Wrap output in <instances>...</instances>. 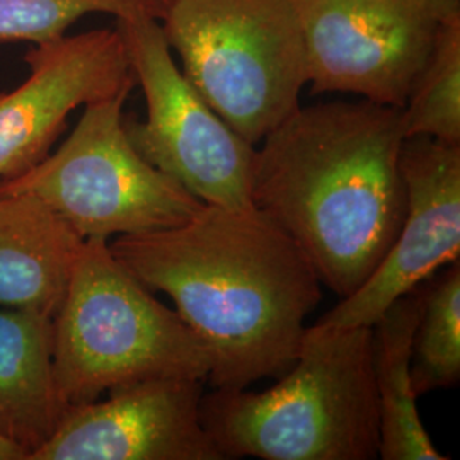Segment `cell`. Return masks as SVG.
<instances>
[{
	"instance_id": "17",
	"label": "cell",
	"mask_w": 460,
	"mask_h": 460,
	"mask_svg": "<svg viewBox=\"0 0 460 460\" xmlns=\"http://www.w3.org/2000/svg\"><path fill=\"white\" fill-rule=\"evenodd\" d=\"M140 7L150 9L146 0H0V43L41 45L66 36L72 24L89 14L118 19Z\"/></svg>"
},
{
	"instance_id": "11",
	"label": "cell",
	"mask_w": 460,
	"mask_h": 460,
	"mask_svg": "<svg viewBox=\"0 0 460 460\" xmlns=\"http://www.w3.org/2000/svg\"><path fill=\"white\" fill-rule=\"evenodd\" d=\"M70 406L30 460H224L201 423L203 380L154 377Z\"/></svg>"
},
{
	"instance_id": "3",
	"label": "cell",
	"mask_w": 460,
	"mask_h": 460,
	"mask_svg": "<svg viewBox=\"0 0 460 460\" xmlns=\"http://www.w3.org/2000/svg\"><path fill=\"white\" fill-rule=\"evenodd\" d=\"M201 423L224 459H377L374 329L315 323L277 385L214 389Z\"/></svg>"
},
{
	"instance_id": "14",
	"label": "cell",
	"mask_w": 460,
	"mask_h": 460,
	"mask_svg": "<svg viewBox=\"0 0 460 460\" xmlns=\"http://www.w3.org/2000/svg\"><path fill=\"white\" fill-rule=\"evenodd\" d=\"M421 304V287H418L411 294L397 298L372 326L380 459H447L428 435L412 387V343Z\"/></svg>"
},
{
	"instance_id": "9",
	"label": "cell",
	"mask_w": 460,
	"mask_h": 460,
	"mask_svg": "<svg viewBox=\"0 0 460 460\" xmlns=\"http://www.w3.org/2000/svg\"><path fill=\"white\" fill-rule=\"evenodd\" d=\"M399 167L408 205L394 244L358 290L324 314L326 328L374 326L397 298L460 256V144L404 138Z\"/></svg>"
},
{
	"instance_id": "6",
	"label": "cell",
	"mask_w": 460,
	"mask_h": 460,
	"mask_svg": "<svg viewBox=\"0 0 460 460\" xmlns=\"http://www.w3.org/2000/svg\"><path fill=\"white\" fill-rule=\"evenodd\" d=\"M130 93L84 106L66 142L16 178L0 195H31L77 235L106 239L181 226L203 205L181 184L148 164L125 130Z\"/></svg>"
},
{
	"instance_id": "7",
	"label": "cell",
	"mask_w": 460,
	"mask_h": 460,
	"mask_svg": "<svg viewBox=\"0 0 460 460\" xmlns=\"http://www.w3.org/2000/svg\"><path fill=\"white\" fill-rule=\"evenodd\" d=\"M116 30L147 102L144 121L125 116L133 147L207 205L252 207L249 190L256 146L232 130L184 77L159 17L140 7L118 17Z\"/></svg>"
},
{
	"instance_id": "10",
	"label": "cell",
	"mask_w": 460,
	"mask_h": 460,
	"mask_svg": "<svg viewBox=\"0 0 460 460\" xmlns=\"http://www.w3.org/2000/svg\"><path fill=\"white\" fill-rule=\"evenodd\" d=\"M26 81L0 91V181L43 161L72 111L135 85L118 30H93L36 45L24 57Z\"/></svg>"
},
{
	"instance_id": "16",
	"label": "cell",
	"mask_w": 460,
	"mask_h": 460,
	"mask_svg": "<svg viewBox=\"0 0 460 460\" xmlns=\"http://www.w3.org/2000/svg\"><path fill=\"white\" fill-rule=\"evenodd\" d=\"M404 138L460 144V13L447 17L401 108Z\"/></svg>"
},
{
	"instance_id": "18",
	"label": "cell",
	"mask_w": 460,
	"mask_h": 460,
	"mask_svg": "<svg viewBox=\"0 0 460 460\" xmlns=\"http://www.w3.org/2000/svg\"><path fill=\"white\" fill-rule=\"evenodd\" d=\"M0 460H26L24 452L0 435Z\"/></svg>"
},
{
	"instance_id": "8",
	"label": "cell",
	"mask_w": 460,
	"mask_h": 460,
	"mask_svg": "<svg viewBox=\"0 0 460 460\" xmlns=\"http://www.w3.org/2000/svg\"><path fill=\"white\" fill-rule=\"evenodd\" d=\"M313 93L402 108L460 0H296Z\"/></svg>"
},
{
	"instance_id": "5",
	"label": "cell",
	"mask_w": 460,
	"mask_h": 460,
	"mask_svg": "<svg viewBox=\"0 0 460 460\" xmlns=\"http://www.w3.org/2000/svg\"><path fill=\"white\" fill-rule=\"evenodd\" d=\"M159 22L184 77L249 144L300 108L309 75L296 0H172Z\"/></svg>"
},
{
	"instance_id": "19",
	"label": "cell",
	"mask_w": 460,
	"mask_h": 460,
	"mask_svg": "<svg viewBox=\"0 0 460 460\" xmlns=\"http://www.w3.org/2000/svg\"><path fill=\"white\" fill-rule=\"evenodd\" d=\"M146 2L150 5V9L154 11V14L159 17V14L163 13V9H164L165 5L171 4L172 0H146Z\"/></svg>"
},
{
	"instance_id": "1",
	"label": "cell",
	"mask_w": 460,
	"mask_h": 460,
	"mask_svg": "<svg viewBox=\"0 0 460 460\" xmlns=\"http://www.w3.org/2000/svg\"><path fill=\"white\" fill-rule=\"evenodd\" d=\"M110 249L148 290L171 296L210 353L214 389L281 377L296 363L321 279L258 208L203 203L181 226L119 235Z\"/></svg>"
},
{
	"instance_id": "15",
	"label": "cell",
	"mask_w": 460,
	"mask_h": 460,
	"mask_svg": "<svg viewBox=\"0 0 460 460\" xmlns=\"http://www.w3.org/2000/svg\"><path fill=\"white\" fill-rule=\"evenodd\" d=\"M421 285V314L412 343L414 393L454 387L460 377V264Z\"/></svg>"
},
{
	"instance_id": "13",
	"label": "cell",
	"mask_w": 460,
	"mask_h": 460,
	"mask_svg": "<svg viewBox=\"0 0 460 460\" xmlns=\"http://www.w3.org/2000/svg\"><path fill=\"white\" fill-rule=\"evenodd\" d=\"M53 319L0 307V435L26 460L66 416L51 368Z\"/></svg>"
},
{
	"instance_id": "12",
	"label": "cell",
	"mask_w": 460,
	"mask_h": 460,
	"mask_svg": "<svg viewBox=\"0 0 460 460\" xmlns=\"http://www.w3.org/2000/svg\"><path fill=\"white\" fill-rule=\"evenodd\" d=\"M84 239L31 195H0V307L55 317Z\"/></svg>"
},
{
	"instance_id": "2",
	"label": "cell",
	"mask_w": 460,
	"mask_h": 460,
	"mask_svg": "<svg viewBox=\"0 0 460 460\" xmlns=\"http://www.w3.org/2000/svg\"><path fill=\"white\" fill-rule=\"evenodd\" d=\"M402 142L401 108L362 99L300 106L256 148L251 205L340 298L377 270L402 226Z\"/></svg>"
},
{
	"instance_id": "4",
	"label": "cell",
	"mask_w": 460,
	"mask_h": 460,
	"mask_svg": "<svg viewBox=\"0 0 460 460\" xmlns=\"http://www.w3.org/2000/svg\"><path fill=\"white\" fill-rule=\"evenodd\" d=\"M51 368L70 408L144 378L207 380L212 358L180 314L116 258L110 241L85 239L53 317Z\"/></svg>"
}]
</instances>
